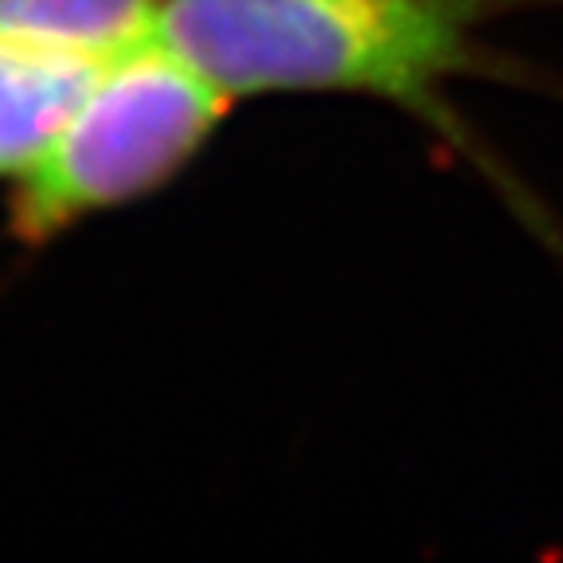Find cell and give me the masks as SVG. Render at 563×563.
Returning <instances> with one entry per match:
<instances>
[{
  "mask_svg": "<svg viewBox=\"0 0 563 563\" xmlns=\"http://www.w3.org/2000/svg\"><path fill=\"white\" fill-rule=\"evenodd\" d=\"M563 0H161L153 40L185 59L223 98L344 95L396 106L485 176L540 239L552 216L509 176L450 102V82H532L497 55L485 27Z\"/></svg>",
  "mask_w": 563,
  "mask_h": 563,
  "instance_id": "obj_1",
  "label": "cell"
},
{
  "mask_svg": "<svg viewBox=\"0 0 563 563\" xmlns=\"http://www.w3.org/2000/svg\"><path fill=\"white\" fill-rule=\"evenodd\" d=\"M110 55L0 35V185H16L75 114Z\"/></svg>",
  "mask_w": 563,
  "mask_h": 563,
  "instance_id": "obj_3",
  "label": "cell"
},
{
  "mask_svg": "<svg viewBox=\"0 0 563 563\" xmlns=\"http://www.w3.org/2000/svg\"><path fill=\"white\" fill-rule=\"evenodd\" d=\"M231 106L153 35L114 52L52 150L12 185L9 239L40 251L98 216L161 196L200 161Z\"/></svg>",
  "mask_w": 563,
  "mask_h": 563,
  "instance_id": "obj_2",
  "label": "cell"
},
{
  "mask_svg": "<svg viewBox=\"0 0 563 563\" xmlns=\"http://www.w3.org/2000/svg\"><path fill=\"white\" fill-rule=\"evenodd\" d=\"M161 0H0V35L114 55L153 35Z\"/></svg>",
  "mask_w": 563,
  "mask_h": 563,
  "instance_id": "obj_4",
  "label": "cell"
}]
</instances>
